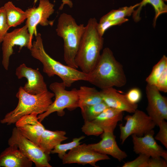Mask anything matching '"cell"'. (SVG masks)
Returning a JSON list of instances; mask_svg holds the SVG:
<instances>
[{"instance_id": "cell-1", "label": "cell", "mask_w": 167, "mask_h": 167, "mask_svg": "<svg viewBox=\"0 0 167 167\" xmlns=\"http://www.w3.org/2000/svg\"><path fill=\"white\" fill-rule=\"evenodd\" d=\"M88 75L87 82L101 90L122 87L127 82L122 65L108 47L103 49L96 65Z\"/></svg>"}, {"instance_id": "cell-2", "label": "cell", "mask_w": 167, "mask_h": 167, "mask_svg": "<svg viewBox=\"0 0 167 167\" xmlns=\"http://www.w3.org/2000/svg\"><path fill=\"white\" fill-rule=\"evenodd\" d=\"M30 50L32 56L42 63L43 71L49 77L55 75L58 76L66 87H71L76 81H87L88 74L62 64L47 54L40 33H37Z\"/></svg>"}, {"instance_id": "cell-3", "label": "cell", "mask_w": 167, "mask_h": 167, "mask_svg": "<svg viewBox=\"0 0 167 167\" xmlns=\"http://www.w3.org/2000/svg\"><path fill=\"white\" fill-rule=\"evenodd\" d=\"M97 23L95 18H91L88 21L75 58L77 68L86 74L96 65L104 44V38L97 29Z\"/></svg>"}, {"instance_id": "cell-4", "label": "cell", "mask_w": 167, "mask_h": 167, "mask_svg": "<svg viewBox=\"0 0 167 167\" xmlns=\"http://www.w3.org/2000/svg\"><path fill=\"white\" fill-rule=\"evenodd\" d=\"M16 96L18 99L16 107L6 114L0 120L1 123L8 125L15 124L24 115L33 113L39 115L45 112L52 103L54 95L48 91L38 94H30L20 86Z\"/></svg>"}, {"instance_id": "cell-5", "label": "cell", "mask_w": 167, "mask_h": 167, "mask_svg": "<svg viewBox=\"0 0 167 167\" xmlns=\"http://www.w3.org/2000/svg\"><path fill=\"white\" fill-rule=\"evenodd\" d=\"M85 28L70 14L63 13L58 19L56 31L63 41L64 60L67 65L74 68H78L75 58Z\"/></svg>"}, {"instance_id": "cell-6", "label": "cell", "mask_w": 167, "mask_h": 167, "mask_svg": "<svg viewBox=\"0 0 167 167\" xmlns=\"http://www.w3.org/2000/svg\"><path fill=\"white\" fill-rule=\"evenodd\" d=\"M49 87L55 98L46 112L38 115L39 120L41 122L53 113L57 112L58 116H62L64 114L65 109L72 110L78 107V89L75 88L67 90L62 82L52 83Z\"/></svg>"}, {"instance_id": "cell-7", "label": "cell", "mask_w": 167, "mask_h": 167, "mask_svg": "<svg viewBox=\"0 0 167 167\" xmlns=\"http://www.w3.org/2000/svg\"><path fill=\"white\" fill-rule=\"evenodd\" d=\"M9 145L17 146L22 153L33 163L36 167H52L49 162V155L45 153L39 145L23 135L16 127L13 128L8 141Z\"/></svg>"}, {"instance_id": "cell-8", "label": "cell", "mask_w": 167, "mask_h": 167, "mask_svg": "<svg viewBox=\"0 0 167 167\" xmlns=\"http://www.w3.org/2000/svg\"><path fill=\"white\" fill-rule=\"evenodd\" d=\"M132 115L124 117L126 123L124 126L119 125L120 139L123 144L130 135L142 136L156 125L150 117L143 111L137 109Z\"/></svg>"}, {"instance_id": "cell-9", "label": "cell", "mask_w": 167, "mask_h": 167, "mask_svg": "<svg viewBox=\"0 0 167 167\" xmlns=\"http://www.w3.org/2000/svg\"><path fill=\"white\" fill-rule=\"evenodd\" d=\"M2 65L6 70H8L10 56L13 54V48L15 45L19 46V51L23 47L30 49L32 45L31 40L28 28L26 24L21 28L15 29L7 32L2 41Z\"/></svg>"}, {"instance_id": "cell-10", "label": "cell", "mask_w": 167, "mask_h": 167, "mask_svg": "<svg viewBox=\"0 0 167 167\" xmlns=\"http://www.w3.org/2000/svg\"><path fill=\"white\" fill-rule=\"evenodd\" d=\"M54 5L49 0H39L38 6L31 7L26 11L28 13L25 24L27 27L31 39L32 41L33 36L37 34V26L40 24L42 26H52L54 20L48 19L54 12Z\"/></svg>"}, {"instance_id": "cell-11", "label": "cell", "mask_w": 167, "mask_h": 167, "mask_svg": "<svg viewBox=\"0 0 167 167\" xmlns=\"http://www.w3.org/2000/svg\"><path fill=\"white\" fill-rule=\"evenodd\" d=\"M145 92L148 101V115L156 125L167 119V98L162 96L154 85L147 84Z\"/></svg>"}, {"instance_id": "cell-12", "label": "cell", "mask_w": 167, "mask_h": 167, "mask_svg": "<svg viewBox=\"0 0 167 167\" xmlns=\"http://www.w3.org/2000/svg\"><path fill=\"white\" fill-rule=\"evenodd\" d=\"M107 155L97 152L85 143L79 144L64 156L62 159L63 164L77 163L83 165L88 164L97 167L96 163L99 161L109 159Z\"/></svg>"}, {"instance_id": "cell-13", "label": "cell", "mask_w": 167, "mask_h": 167, "mask_svg": "<svg viewBox=\"0 0 167 167\" xmlns=\"http://www.w3.org/2000/svg\"><path fill=\"white\" fill-rule=\"evenodd\" d=\"M154 131L152 130L144 136L132 135L133 151L136 154H142L150 157L161 156L167 161V152L158 145L154 138Z\"/></svg>"}, {"instance_id": "cell-14", "label": "cell", "mask_w": 167, "mask_h": 167, "mask_svg": "<svg viewBox=\"0 0 167 167\" xmlns=\"http://www.w3.org/2000/svg\"><path fill=\"white\" fill-rule=\"evenodd\" d=\"M15 74L18 79L25 78L27 79V82L22 87L27 92L36 94L48 91L44 77L38 70L28 67L23 63L16 68Z\"/></svg>"}, {"instance_id": "cell-15", "label": "cell", "mask_w": 167, "mask_h": 167, "mask_svg": "<svg viewBox=\"0 0 167 167\" xmlns=\"http://www.w3.org/2000/svg\"><path fill=\"white\" fill-rule=\"evenodd\" d=\"M38 115L33 113L24 115L15 124L23 135L39 145L41 136L45 129L39 121Z\"/></svg>"}, {"instance_id": "cell-16", "label": "cell", "mask_w": 167, "mask_h": 167, "mask_svg": "<svg viewBox=\"0 0 167 167\" xmlns=\"http://www.w3.org/2000/svg\"><path fill=\"white\" fill-rule=\"evenodd\" d=\"M101 135L100 141L87 144L88 147L98 153L109 155L119 161L127 157L126 153L118 147L113 132L104 131Z\"/></svg>"}, {"instance_id": "cell-17", "label": "cell", "mask_w": 167, "mask_h": 167, "mask_svg": "<svg viewBox=\"0 0 167 167\" xmlns=\"http://www.w3.org/2000/svg\"><path fill=\"white\" fill-rule=\"evenodd\" d=\"M100 92L103 102L108 107L130 113H134L137 109V104L130 102L125 94L121 93L113 87L101 89Z\"/></svg>"}, {"instance_id": "cell-18", "label": "cell", "mask_w": 167, "mask_h": 167, "mask_svg": "<svg viewBox=\"0 0 167 167\" xmlns=\"http://www.w3.org/2000/svg\"><path fill=\"white\" fill-rule=\"evenodd\" d=\"M32 163L15 145H9L0 154V167H31Z\"/></svg>"}, {"instance_id": "cell-19", "label": "cell", "mask_w": 167, "mask_h": 167, "mask_svg": "<svg viewBox=\"0 0 167 167\" xmlns=\"http://www.w3.org/2000/svg\"><path fill=\"white\" fill-rule=\"evenodd\" d=\"M123 112L108 107L92 122L101 128L104 131L113 132L118 123L122 121Z\"/></svg>"}, {"instance_id": "cell-20", "label": "cell", "mask_w": 167, "mask_h": 167, "mask_svg": "<svg viewBox=\"0 0 167 167\" xmlns=\"http://www.w3.org/2000/svg\"><path fill=\"white\" fill-rule=\"evenodd\" d=\"M66 134L64 131L45 129L41 136L39 145L45 153L49 155L56 146L68 139Z\"/></svg>"}, {"instance_id": "cell-21", "label": "cell", "mask_w": 167, "mask_h": 167, "mask_svg": "<svg viewBox=\"0 0 167 167\" xmlns=\"http://www.w3.org/2000/svg\"><path fill=\"white\" fill-rule=\"evenodd\" d=\"M78 107L94 105L103 102L100 91L95 88L81 86L77 90Z\"/></svg>"}, {"instance_id": "cell-22", "label": "cell", "mask_w": 167, "mask_h": 167, "mask_svg": "<svg viewBox=\"0 0 167 167\" xmlns=\"http://www.w3.org/2000/svg\"><path fill=\"white\" fill-rule=\"evenodd\" d=\"M3 6L10 28L15 27L20 24L27 18V12L15 6L11 1L8 2Z\"/></svg>"}, {"instance_id": "cell-23", "label": "cell", "mask_w": 167, "mask_h": 167, "mask_svg": "<svg viewBox=\"0 0 167 167\" xmlns=\"http://www.w3.org/2000/svg\"><path fill=\"white\" fill-rule=\"evenodd\" d=\"M165 1L167 0H143L139 3L138 8L133 13V17L134 21L137 22L140 20V14L143 7L147 4H150L155 10V15L153 21V26L155 27L157 18L161 15L167 12V6L165 3Z\"/></svg>"}, {"instance_id": "cell-24", "label": "cell", "mask_w": 167, "mask_h": 167, "mask_svg": "<svg viewBox=\"0 0 167 167\" xmlns=\"http://www.w3.org/2000/svg\"><path fill=\"white\" fill-rule=\"evenodd\" d=\"M139 3L130 6H125L117 10H113L103 16L100 19L99 22L109 20H113L129 16L133 14L136 7L139 6Z\"/></svg>"}, {"instance_id": "cell-25", "label": "cell", "mask_w": 167, "mask_h": 167, "mask_svg": "<svg viewBox=\"0 0 167 167\" xmlns=\"http://www.w3.org/2000/svg\"><path fill=\"white\" fill-rule=\"evenodd\" d=\"M108 107L103 101L94 105L86 106L80 109L84 121H92Z\"/></svg>"}, {"instance_id": "cell-26", "label": "cell", "mask_w": 167, "mask_h": 167, "mask_svg": "<svg viewBox=\"0 0 167 167\" xmlns=\"http://www.w3.org/2000/svg\"><path fill=\"white\" fill-rule=\"evenodd\" d=\"M167 66V57L164 55L159 62L153 67L151 72L146 78L147 84L155 85L157 80Z\"/></svg>"}, {"instance_id": "cell-27", "label": "cell", "mask_w": 167, "mask_h": 167, "mask_svg": "<svg viewBox=\"0 0 167 167\" xmlns=\"http://www.w3.org/2000/svg\"><path fill=\"white\" fill-rule=\"evenodd\" d=\"M82 136L78 138L73 139L72 141L69 143L58 144L51 151L50 154H57L60 159H62L66 152L78 146L81 143L80 140L85 138Z\"/></svg>"}, {"instance_id": "cell-28", "label": "cell", "mask_w": 167, "mask_h": 167, "mask_svg": "<svg viewBox=\"0 0 167 167\" xmlns=\"http://www.w3.org/2000/svg\"><path fill=\"white\" fill-rule=\"evenodd\" d=\"M128 19L125 18L120 19L109 20L97 23L96 28L99 34L103 36L105 32L110 27L117 25H120L123 23L127 21Z\"/></svg>"}, {"instance_id": "cell-29", "label": "cell", "mask_w": 167, "mask_h": 167, "mask_svg": "<svg viewBox=\"0 0 167 167\" xmlns=\"http://www.w3.org/2000/svg\"><path fill=\"white\" fill-rule=\"evenodd\" d=\"M81 129L82 131L88 136H98L103 132L101 128L92 121H84Z\"/></svg>"}, {"instance_id": "cell-30", "label": "cell", "mask_w": 167, "mask_h": 167, "mask_svg": "<svg viewBox=\"0 0 167 167\" xmlns=\"http://www.w3.org/2000/svg\"><path fill=\"white\" fill-rule=\"evenodd\" d=\"M159 127L158 132L155 137L154 139L160 141L167 148V122L165 120L161 121L158 125Z\"/></svg>"}, {"instance_id": "cell-31", "label": "cell", "mask_w": 167, "mask_h": 167, "mask_svg": "<svg viewBox=\"0 0 167 167\" xmlns=\"http://www.w3.org/2000/svg\"><path fill=\"white\" fill-rule=\"evenodd\" d=\"M133 161L125 163L122 167H147L148 161L150 157L140 154Z\"/></svg>"}, {"instance_id": "cell-32", "label": "cell", "mask_w": 167, "mask_h": 167, "mask_svg": "<svg viewBox=\"0 0 167 167\" xmlns=\"http://www.w3.org/2000/svg\"><path fill=\"white\" fill-rule=\"evenodd\" d=\"M10 28L7 22L4 8L3 6H2L0 8V45Z\"/></svg>"}, {"instance_id": "cell-33", "label": "cell", "mask_w": 167, "mask_h": 167, "mask_svg": "<svg viewBox=\"0 0 167 167\" xmlns=\"http://www.w3.org/2000/svg\"><path fill=\"white\" fill-rule=\"evenodd\" d=\"M125 95L128 100L133 104H137L141 100L142 96L141 90L137 88L131 89Z\"/></svg>"}, {"instance_id": "cell-34", "label": "cell", "mask_w": 167, "mask_h": 167, "mask_svg": "<svg viewBox=\"0 0 167 167\" xmlns=\"http://www.w3.org/2000/svg\"><path fill=\"white\" fill-rule=\"evenodd\" d=\"M155 85L160 92H167V66L165 68Z\"/></svg>"}, {"instance_id": "cell-35", "label": "cell", "mask_w": 167, "mask_h": 167, "mask_svg": "<svg viewBox=\"0 0 167 167\" xmlns=\"http://www.w3.org/2000/svg\"><path fill=\"white\" fill-rule=\"evenodd\" d=\"M167 161L161 156L150 157L147 167H166Z\"/></svg>"}, {"instance_id": "cell-36", "label": "cell", "mask_w": 167, "mask_h": 167, "mask_svg": "<svg viewBox=\"0 0 167 167\" xmlns=\"http://www.w3.org/2000/svg\"><path fill=\"white\" fill-rule=\"evenodd\" d=\"M62 4H61L59 8V10H62L65 5H68L70 8H72L73 7V3L71 0H62Z\"/></svg>"}, {"instance_id": "cell-37", "label": "cell", "mask_w": 167, "mask_h": 167, "mask_svg": "<svg viewBox=\"0 0 167 167\" xmlns=\"http://www.w3.org/2000/svg\"><path fill=\"white\" fill-rule=\"evenodd\" d=\"M38 0H34V4H35L37 1Z\"/></svg>"}]
</instances>
